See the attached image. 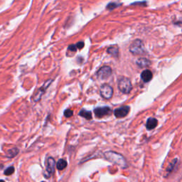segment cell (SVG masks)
Listing matches in <instances>:
<instances>
[{
    "label": "cell",
    "mask_w": 182,
    "mask_h": 182,
    "mask_svg": "<svg viewBox=\"0 0 182 182\" xmlns=\"http://www.w3.org/2000/svg\"><path fill=\"white\" fill-rule=\"evenodd\" d=\"M67 161L65 160L64 159H61L60 160L58 161V162L56 164V167L57 169L61 171V170H63L65 168H66L67 167Z\"/></svg>",
    "instance_id": "5bb4252c"
},
{
    "label": "cell",
    "mask_w": 182,
    "mask_h": 182,
    "mask_svg": "<svg viewBox=\"0 0 182 182\" xmlns=\"http://www.w3.org/2000/svg\"><path fill=\"white\" fill-rule=\"evenodd\" d=\"M76 46L78 49H82L84 47V43L83 41H80L78 43H77Z\"/></svg>",
    "instance_id": "44dd1931"
},
{
    "label": "cell",
    "mask_w": 182,
    "mask_h": 182,
    "mask_svg": "<svg viewBox=\"0 0 182 182\" xmlns=\"http://www.w3.org/2000/svg\"><path fill=\"white\" fill-rule=\"evenodd\" d=\"M77 49H78V48L76 46V45L72 44V45H70L69 46V48H68V51L75 53V51H77Z\"/></svg>",
    "instance_id": "d6986e66"
},
{
    "label": "cell",
    "mask_w": 182,
    "mask_h": 182,
    "mask_svg": "<svg viewBox=\"0 0 182 182\" xmlns=\"http://www.w3.org/2000/svg\"><path fill=\"white\" fill-rule=\"evenodd\" d=\"M14 172V167H8L7 169L5 170V174L7 175V176H9V175H11Z\"/></svg>",
    "instance_id": "e0dca14e"
},
{
    "label": "cell",
    "mask_w": 182,
    "mask_h": 182,
    "mask_svg": "<svg viewBox=\"0 0 182 182\" xmlns=\"http://www.w3.org/2000/svg\"><path fill=\"white\" fill-rule=\"evenodd\" d=\"M129 106H123V107H118L115 109L114 111V115L117 118H122V117H125L126 115L129 113Z\"/></svg>",
    "instance_id": "9c48e42d"
},
{
    "label": "cell",
    "mask_w": 182,
    "mask_h": 182,
    "mask_svg": "<svg viewBox=\"0 0 182 182\" xmlns=\"http://www.w3.org/2000/svg\"><path fill=\"white\" fill-rule=\"evenodd\" d=\"M112 74V69L110 67L103 66L99 69V71L97 72V76L101 80H105L110 76Z\"/></svg>",
    "instance_id": "52a82bcc"
},
{
    "label": "cell",
    "mask_w": 182,
    "mask_h": 182,
    "mask_svg": "<svg viewBox=\"0 0 182 182\" xmlns=\"http://www.w3.org/2000/svg\"><path fill=\"white\" fill-rule=\"evenodd\" d=\"M95 116L99 118L105 117L106 115H108L111 113V109L109 107H97L94 110Z\"/></svg>",
    "instance_id": "ba28073f"
},
{
    "label": "cell",
    "mask_w": 182,
    "mask_h": 182,
    "mask_svg": "<svg viewBox=\"0 0 182 182\" xmlns=\"http://www.w3.org/2000/svg\"><path fill=\"white\" fill-rule=\"evenodd\" d=\"M118 5H116L115 3H110V5L107 6V8H108L109 9H115V7H117Z\"/></svg>",
    "instance_id": "ffe728a7"
},
{
    "label": "cell",
    "mask_w": 182,
    "mask_h": 182,
    "mask_svg": "<svg viewBox=\"0 0 182 182\" xmlns=\"http://www.w3.org/2000/svg\"><path fill=\"white\" fill-rule=\"evenodd\" d=\"M107 53H108L109 54L113 56H118V53H119L118 47L116 46H110L107 49Z\"/></svg>",
    "instance_id": "9a60e30c"
},
{
    "label": "cell",
    "mask_w": 182,
    "mask_h": 182,
    "mask_svg": "<svg viewBox=\"0 0 182 182\" xmlns=\"http://www.w3.org/2000/svg\"><path fill=\"white\" fill-rule=\"evenodd\" d=\"M137 64L139 67L145 68L150 65V61H148L147 59H145V58H140L137 61Z\"/></svg>",
    "instance_id": "7c38bea8"
},
{
    "label": "cell",
    "mask_w": 182,
    "mask_h": 182,
    "mask_svg": "<svg viewBox=\"0 0 182 182\" xmlns=\"http://www.w3.org/2000/svg\"><path fill=\"white\" fill-rule=\"evenodd\" d=\"M118 88L123 93L128 94L132 90V83L127 78H122L118 81Z\"/></svg>",
    "instance_id": "3957f363"
},
{
    "label": "cell",
    "mask_w": 182,
    "mask_h": 182,
    "mask_svg": "<svg viewBox=\"0 0 182 182\" xmlns=\"http://www.w3.org/2000/svg\"><path fill=\"white\" fill-rule=\"evenodd\" d=\"M19 153V149L17 148H12L8 150L7 152V157L9 158H13L16 157Z\"/></svg>",
    "instance_id": "2e32d148"
},
{
    "label": "cell",
    "mask_w": 182,
    "mask_h": 182,
    "mask_svg": "<svg viewBox=\"0 0 182 182\" xmlns=\"http://www.w3.org/2000/svg\"><path fill=\"white\" fill-rule=\"evenodd\" d=\"M79 115L81 116V117H84V118H85L86 120H91L92 119V113L91 111L86 110L83 109L81 110V111H80L79 113Z\"/></svg>",
    "instance_id": "4fadbf2b"
},
{
    "label": "cell",
    "mask_w": 182,
    "mask_h": 182,
    "mask_svg": "<svg viewBox=\"0 0 182 182\" xmlns=\"http://www.w3.org/2000/svg\"><path fill=\"white\" fill-rule=\"evenodd\" d=\"M55 166H56L55 159H53V157H49V159L47 160L46 169V171L44 172V174H43L46 178H50L51 177V175L54 173Z\"/></svg>",
    "instance_id": "5b68a950"
},
{
    "label": "cell",
    "mask_w": 182,
    "mask_h": 182,
    "mask_svg": "<svg viewBox=\"0 0 182 182\" xmlns=\"http://www.w3.org/2000/svg\"><path fill=\"white\" fill-rule=\"evenodd\" d=\"M105 157L107 160H108L110 162L118 165L121 168L127 167V161L124 157L120 154L115 152L109 151L105 153Z\"/></svg>",
    "instance_id": "6da1fadb"
},
{
    "label": "cell",
    "mask_w": 182,
    "mask_h": 182,
    "mask_svg": "<svg viewBox=\"0 0 182 182\" xmlns=\"http://www.w3.org/2000/svg\"><path fill=\"white\" fill-rule=\"evenodd\" d=\"M129 51L134 55H143L145 53V49L143 42L141 40H135L129 47Z\"/></svg>",
    "instance_id": "7a4b0ae2"
},
{
    "label": "cell",
    "mask_w": 182,
    "mask_h": 182,
    "mask_svg": "<svg viewBox=\"0 0 182 182\" xmlns=\"http://www.w3.org/2000/svg\"><path fill=\"white\" fill-rule=\"evenodd\" d=\"M152 73L149 70H145L141 74V78L144 82H149L152 78Z\"/></svg>",
    "instance_id": "30bf717a"
},
{
    "label": "cell",
    "mask_w": 182,
    "mask_h": 182,
    "mask_svg": "<svg viewBox=\"0 0 182 182\" xmlns=\"http://www.w3.org/2000/svg\"><path fill=\"white\" fill-rule=\"evenodd\" d=\"M158 122L157 120L155 118H153V117H150L147 120V123H146V127L149 130H151V129H153L154 128H155L157 127Z\"/></svg>",
    "instance_id": "8fae6325"
},
{
    "label": "cell",
    "mask_w": 182,
    "mask_h": 182,
    "mask_svg": "<svg viewBox=\"0 0 182 182\" xmlns=\"http://www.w3.org/2000/svg\"><path fill=\"white\" fill-rule=\"evenodd\" d=\"M101 95L103 98L105 99H110L113 95V89L110 85L107 84H104L100 88Z\"/></svg>",
    "instance_id": "8992f818"
},
{
    "label": "cell",
    "mask_w": 182,
    "mask_h": 182,
    "mask_svg": "<svg viewBox=\"0 0 182 182\" xmlns=\"http://www.w3.org/2000/svg\"><path fill=\"white\" fill-rule=\"evenodd\" d=\"M73 111L71 110L68 109L64 112V115H65V117H67V118H69V117H71L72 115H73Z\"/></svg>",
    "instance_id": "ac0fdd59"
},
{
    "label": "cell",
    "mask_w": 182,
    "mask_h": 182,
    "mask_svg": "<svg viewBox=\"0 0 182 182\" xmlns=\"http://www.w3.org/2000/svg\"><path fill=\"white\" fill-rule=\"evenodd\" d=\"M52 81H53L52 80H48L47 81L45 82L44 84H43V85H42V86L37 91V93H35V95H34L33 97L34 101L35 102H38L41 99V97L43 96V94H44L46 90L49 87V85H51Z\"/></svg>",
    "instance_id": "277c9868"
}]
</instances>
